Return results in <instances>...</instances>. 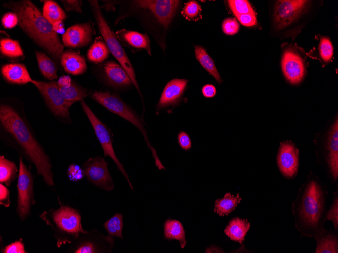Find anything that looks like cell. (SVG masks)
Here are the masks:
<instances>
[{"label":"cell","mask_w":338,"mask_h":253,"mask_svg":"<svg viewBox=\"0 0 338 253\" xmlns=\"http://www.w3.org/2000/svg\"><path fill=\"white\" fill-rule=\"evenodd\" d=\"M3 6L16 14L19 27L59 66L64 45L36 6L30 0H11Z\"/></svg>","instance_id":"obj_1"},{"label":"cell","mask_w":338,"mask_h":253,"mask_svg":"<svg viewBox=\"0 0 338 253\" xmlns=\"http://www.w3.org/2000/svg\"><path fill=\"white\" fill-rule=\"evenodd\" d=\"M327 197L326 188L315 179L307 181L298 192L292 211L302 237H315L324 228Z\"/></svg>","instance_id":"obj_2"},{"label":"cell","mask_w":338,"mask_h":253,"mask_svg":"<svg viewBox=\"0 0 338 253\" xmlns=\"http://www.w3.org/2000/svg\"><path fill=\"white\" fill-rule=\"evenodd\" d=\"M0 121L4 129L14 139L24 155L35 166L37 174L42 176L49 187L54 186L50 158L21 116L12 106L1 104Z\"/></svg>","instance_id":"obj_3"},{"label":"cell","mask_w":338,"mask_h":253,"mask_svg":"<svg viewBox=\"0 0 338 253\" xmlns=\"http://www.w3.org/2000/svg\"><path fill=\"white\" fill-rule=\"evenodd\" d=\"M39 216L51 227L58 248L73 243L81 234L88 232L83 229L79 211L67 205L45 211Z\"/></svg>","instance_id":"obj_4"},{"label":"cell","mask_w":338,"mask_h":253,"mask_svg":"<svg viewBox=\"0 0 338 253\" xmlns=\"http://www.w3.org/2000/svg\"><path fill=\"white\" fill-rule=\"evenodd\" d=\"M88 2L90 4L91 11L97 24L99 32L104 39L110 53L112 54L126 72L133 84L142 98L133 67L116 34L111 29L106 20L98 1L89 0Z\"/></svg>","instance_id":"obj_5"},{"label":"cell","mask_w":338,"mask_h":253,"mask_svg":"<svg viewBox=\"0 0 338 253\" xmlns=\"http://www.w3.org/2000/svg\"><path fill=\"white\" fill-rule=\"evenodd\" d=\"M91 97L109 111L125 119L136 127L142 134L148 148L151 149L155 159L156 166L160 170L165 168L158 158L155 149L150 145L147 137L146 130L141 119L126 103L118 95L108 91H95L91 93Z\"/></svg>","instance_id":"obj_6"},{"label":"cell","mask_w":338,"mask_h":253,"mask_svg":"<svg viewBox=\"0 0 338 253\" xmlns=\"http://www.w3.org/2000/svg\"><path fill=\"white\" fill-rule=\"evenodd\" d=\"M19 163L16 212L20 220L23 221L30 215L32 206L35 203V200L32 174L24 163L21 156L19 157Z\"/></svg>","instance_id":"obj_7"},{"label":"cell","mask_w":338,"mask_h":253,"mask_svg":"<svg viewBox=\"0 0 338 253\" xmlns=\"http://www.w3.org/2000/svg\"><path fill=\"white\" fill-rule=\"evenodd\" d=\"M80 102L83 110L90 121L95 135L103 148L104 156H109L114 161L118 169L126 178L131 189L133 190V187L129 180L124 166L114 152L110 131L107 127L96 116L83 99Z\"/></svg>","instance_id":"obj_8"},{"label":"cell","mask_w":338,"mask_h":253,"mask_svg":"<svg viewBox=\"0 0 338 253\" xmlns=\"http://www.w3.org/2000/svg\"><path fill=\"white\" fill-rule=\"evenodd\" d=\"M31 83L37 88L52 113L61 118H69V110L73 103L67 101L61 94L57 82L32 80Z\"/></svg>","instance_id":"obj_9"},{"label":"cell","mask_w":338,"mask_h":253,"mask_svg":"<svg viewBox=\"0 0 338 253\" xmlns=\"http://www.w3.org/2000/svg\"><path fill=\"white\" fill-rule=\"evenodd\" d=\"M108 165L104 158L98 156L88 159L82 167L88 181L103 190L110 191L114 189V185Z\"/></svg>","instance_id":"obj_10"},{"label":"cell","mask_w":338,"mask_h":253,"mask_svg":"<svg viewBox=\"0 0 338 253\" xmlns=\"http://www.w3.org/2000/svg\"><path fill=\"white\" fill-rule=\"evenodd\" d=\"M309 2L304 0L277 1L273 12L274 28L280 30L292 23L307 8Z\"/></svg>","instance_id":"obj_11"},{"label":"cell","mask_w":338,"mask_h":253,"mask_svg":"<svg viewBox=\"0 0 338 253\" xmlns=\"http://www.w3.org/2000/svg\"><path fill=\"white\" fill-rule=\"evenodd\" d=\"M94 34L93 23L89 21L69 27L62 34V41L64 46L67 47L82 48L92 42Z\"/></svg>","instance_id":"obj_12"},{"label":"cell","mask_w":338,"mask_h":253,"mask_svg":"<svg viewBox=\"0 0 338 253\" xmlns=\"http://www.w3.org/2000/svg\"><path fill=\"white\" fill-rule=\"evenodd\" d=\"M299 162V150L294 144L291 141L281 142L277 162L282 175L287 178L295 177L298 170Z\"/></svg>","instance_id":"obj_13"},{"label":"cell","mask_w":338,"mask_h":253,"mask_svg":"<svg viewBox=\"0 0 338 253\" xmlns=\"http://www.w3.org/2000/svg\"><path fill=\"white\" fill-rule=\"evenodd\" d=\"M282 69L287 80L291 84L299 83L305 74V68L301 56L291 50H285L282 56Z\"/></svg>","instance_id":"obj_14"},{"label":"cell","mask_w":338,"mask_h":253,"mask_svg":"<svg viewBox=\"0 0 338 253\" xmlns=\"http://www.w3.org/2000/svg\"><path fill=\"white\" fill-rule=\"evenodd\" d=\"M102 74L107 84L116 89L126 88L132 83L123 68L114 61H108L104 64Z\"/></svg>","instance_id":"obj_15"},{"label":"cell","mask_w":338,"mask_h":253,"mask_svg":"<svg viewBox=\"0 0 338 253\" xmlns=\"http://www.w3.org/2000/svg\"><path fill=\"white\" fill-rule=\"evenodd\" d=\"M188 80L185 79H174L165 86L157 105L158 111L170 106L177 105L181 100Z\"/></svg>","instance_id":"obj_16"},{"label":"cell","mask_w":338,"mask_h":253,"mask_svg":"<svg viewBox=\"0 0 338 253\" xmlns=\"http://www.w3.org/2000/svg\"><path fill=\"white\" fill-rule=\"evenodd\" d=\"M116 35L120 42L132 52L145 50L151 55L150 39L146 34L122 29L116 31Z\"/></svg>","instance_id":"obj_17"},{"label":"cell","mask_w":338,"mask_h":253,"mask_svg":"<svg viewBox=\"0 0 338 253\" xmlns=\"http://www.w3.org/2000/svg\"><path fill=\"white\" fill-rule=\"evenodd\" d=\"M327 162L331 175L334 181L338 177V122L333 123L326 145Z\"/></svg>","instance_id":"obj_18"},{"label":"cell","mask_w":338,"mask_h":253,"mask_svg":"<svg viewBox=\"0 0 338 253\" xmlns=\"http://www.w3.org/2000/svg\"><path fill=\"white\" fill-rule=\"evenodd\" d=\"M1 73L8 83L14 84H25L31 83L32 79L24 64L9 63L1 67Z\"/></svg>","instance_id":"obj_19"},{"label":"cell","mask_w":338,"mask_h":253,"mask_svg":"<svg viewBox=\"0 0 338 253\" xmlns=\"http://www.w3.org/2000/svg\"><path fill=\"white\" fill-rule=\"evenodd\" d=\"M60 64L66 73L73 75L83 74L87 68L85 58L77 52L72 50L64 51Z\"/></svg>","instance_id":"obj_20"},{"label":"cell","mask_w":338,"mask_h":253,"mask_svg":"<svg viewBox=\"0 0 338 253\" xmlns=\"http://www.w3.org/2000/svg\"><path fill=\"white\" fill-rule=\"evenodd\" d=\"M336 232L324 228L314 237L316 241L315 252L337 253L338 236Z\"/></svg>","instance_id":"obj_21"},{"label":"cell","mask_w":338,"mask_h":253,"mask_svg":"<svg viewBox=\"0 0 338 253\" xmlns=\"http://www.w3.org/2000/svg\"><path fill=\"white\" fill-rule=\"evenodd\" d=\"M250 227L247 219L236 217L230 221L224 232L231 240L242 244Z\"/></svg>","instance_id":"obj_22"},{"label":"cell","mask_w":338,"mask_h":253,"mask_svg":"<svg viewBox=\"0 0 338 253\" xmlns=\"http://www.w3.org/2000/svg\"><path fill=\"white\" fill-rule=\"evenodd\" d=\"M38 67L43 76L52 81L58 78V66L53 60L45 52L35 51Z\"/></svg>","instance_id":"obj_23"},{"label":"cell","mask_w":338,"mask_h":253,"mask_svg":"<svg viewBox=\"0 0 338 253\" xmlns=\"http://www.w3.org/2000/svg\"><path fill=\"white\" fill-rule=\"evenodd\" d=\"M164 233L166 239L179 241L182 248L186 246L185 232L180 221L173 219L166 220L164 225Z\"/></svg>","instance_id":"obj_24"},{"label":"cell","mask_w":338,"mask_h":253,"mask_svg":"<svg viewBox=\"0 0 338 253\" xmlns=\"http://www.w3.org/2000/svg\"><path fill=\"white\" fill-rule=\"evenodd\" d=\"M41 1L43 2L42 13L52 25L58 21H63L67 17L66 13L56 2L53 0Z\"/></svg>","instance_id":"obj_25"},{"label":"cell","mask_w":338,"mask_h":253,"mask_svg":"<svg viewBox=\"0 0 338 253\" xmlns=\"http://www.w3.org/2000/svg\"><path fill=\"white\" fill-rule=\"evenodd\" d=\"M241 200V198L239 194L234 196L227 193L223 198L217 199L215 202L214 212L220 216L228 215L235 210Z\"/></svg>","instance_id":"obj_26"},{"label":"cell","mask_w":338,"mask_h":253,"mask_svg":"<svg viewBox=\"0 0 338 253\" xmlns=\"http://www.w3.org/2000/svg\"><path fill=\"white\" fill-rule=\"evenodd\" d=\"M78 238L79 240L74 241L75 244L72 247V252L75 253H95L104 252V245H100L99 240L95 241L94 240H91V237L83 236Z\"/></svg>","instance_id":"obj_27"},{"label":"cell","mask_w":338,"mask_h":253,"mask_svg":"<svg viewBox=\"0 0 338 253\" xmlns=\"http://www.w3.org/2000/svg\"><path fill=\"white\" fill-rule=\"evenodd\" d=\"M195 53L197 60L209 74L220 84L222 80L216 68L214 61L206 50L201 46H195Z\"/></svg>","instance_id":"obj_28"},{"label":"cell","mask_w":338,"mask_h":253,"mask_svg":"<svg viewBox=\"0 0 338 253\" xmlns=\"http://www.w3.org/2000/svg\"><path fill=\"white\" fill-rule=\"evenodd\" d=\"M110 54L106 43L101 40H96L87 52L88 60L93 63H98L104 61Z\"/></svg>","instance_id":"obj_29"},{"label":"cell","mask_w":338,"mask_h":253,"mask_svg":"<svg viewBox=\"0 0 338 253\" xmlns=\"http://www.w3.org/2000/svg\"><path fill=\"white\" fill-rule=\"evenodd\" d=\"M17 168L14 162L0 156V182L6 186H10L11 183L17 177Z\"/></svg>","instance_id":"obj_30"},{"label":"cell","mask_w":338,"mask_h":253,"mask_svg":"<svg viewBox=\"0 0 338 253\" xmlns=\"http://www.w3.org/2000/svg\"><path fill=\"white\" fill-rule=\"evenodd\" d=\"M0 52L4 57L10 59L19 58L24 55L18 41L9 38L1 39Z\"/></svg>","instance_id":"obj_31"},{"label":"cell","mask_w":338,"mask_h":253,"mask_svg":"<svg viewBox=\"0 0 338 253\" xmlns=\"http://www.w3.org/2000/svg\"><path fill=\"white\" fill-rule=\"evenodd\" d=\"M59 90L63 97L67 101L73 104L75 102L83 100L88 95L84 87L73 81L70 86L59 88Z\"/></svg>","instance_id":"obj_32"},{"label":"cell","mask_w":338,"mask_h":253,"mask_svg":"<svg viewBox=\"0 0 338 253\" xmlns=\"http://www.w3.org/2000/svg\"><path fill=\"white\" fill-rule=\"evenodd\" d=\"M103 225L109 235L112 237L123 239L122 236L123 215L121 214L116 213L106 221Z\"/></svg>","instance_id":"obj_33"},{"label":"cell","mask_w":338,"mask_h":253,"mask_svg":"<svg viewBox=\"0 0 338 253\" xmlns=\"http://www.w3.org/2000/svg\"><path fill=\"white\" fill-rule=\"evenodd\" d=\"M228 2L230 8L236 16L244 14L255 13L248 1L231 0Z\"/></svg>","instance_id":"obj_34"},{"label":"cell","mask_w":338,"mask_h":253,"mask_svg":"<svg viewBox=\"0 0 338 253\" xmlns=\"http://www.w3.org/2000/svg\"><path fill=\"white\" fill-rule=\"evenodd\" d=\"M201 11L200 5L195 1L188 2L181 12L182 14L188 20L197 18Z\"/></svg>","instance_id":"obj_35"},{"label":"cell","mask_w":338,"mask_h":253,"mask_svg":"<svg viewBox=\"0 0 338 253\" xmlns=\"http://www.w3.org/2000/svg\"><path fill=\"white\" fill-rule=\"evenodd\" d=\"M319 53L321 58L325 62H328L332 58L333 48L328 38H321L319 44Z\"/></svg>","instance_id":"obj_36"},{"label":"cell","mask_w":338,"mask_h":253,"mask_svg":"<svg viewBox=\"0 0 338 253\" xmlns=\"http://www.w3.org/2000/svg\"><path fill=\"white\" fill-rule=\"evenodd\" d=\"M332 203L327 210L326 214L327 220L332 222L336 230L338 229V192L337 189L334 193Z\"/></svg>","instance_id":"obj_37"},{"label":"cell","mask_w":338,"mask_h":253,"mask_svg":"<svg viewBox=\"0 0 338 253\" xmlns=\"http://www.w3.org/2000/svg\"><path fill=\"white\" fill-rule=\"evenodd\" d=\"M67 174L68 179L72 182L81 180L85 177L82 167L76 164H72L69 166Z\"/></svg>","instance_id":"obj_38"},{"label":"cell","mask_w":338,"mask_h":253,"mask_svg":"<svg viewBox=\"0 0 338 253\" xmlns=\"http://www.w3.org/2000/svg\"><path fill=\"white\" fill-rule=\"evenodd\" d=\"M223 31L227 35L236 34L239 29V25L234 18H228L225 19L222 24Z\"/></svg>","instance_id":"obj_39"},{"label":"cell","mask_w":338,"mask_h":253,"mask_svg":"<svg viewBox=\"0 0 338 253\" xmlns=\"http://www.w3.org/2000/svg\"><path fill=\"white\" fill-rule=\"evenodd\" d=\"M18 17L13 12L6 13L3 15L1 19L2 25L5 28H13L18 25Z\"/></svg>","instance_id":"obj_40"},{"label":"cell","mask_w":338,"mask_h":253,"mask_svg":"<svg viewBox=\"0 0 338 253\" xmlns=\"http://www.w3.org/2000/svg\"><path fill=\"white\" fill-rule=\"evenodd\" d=\"M65 10L68 12L74 11L82 13L83 3L79 0H61Z\"/></svg>","instance_id":"obj_41"},{"label":"cell","mask_w":338,"mask_h":253,"mask_svg":"<svg viewBox=\"0 0 338 253\" xmlns=\"http://www.w3.org/2000/svg\"><path fill=\"white\" fill-rule=\"evenodd\" d=\"M3 253H26L24 244L22 240H18L6 245L2 250Z\"/></svg>","instance_id":"obj_42"},{"label":"cell","mask_w":338,"mask_h":253,"mask_svg":"<svg viewBox=\"0 0 338 253\" xmlns=\"http://www.w3.org/2000/svg\"><path fill=\"white\" fill-rule=\"evenodd\" d=\"M178 142L181 147L185 151H188L191 148V141L189 135L185 131H180L177 136Z\"/></svg>","instance_id":"obj_43"},{"label":"cell","mask_w":338,"mask_h":253,"mask_svg":"<svg viewBox=\"0 0 338 253\" xmlns=\"http://www.w3.org/2000/svg\"><path fill=\"white\" fill-rule=\"evenodd\" d=\"M236 17L243 25L247 27L255 26L257 22L255 13L241 14Z\"/></svg>","instance_id":"obj_44"},{"label":"cell","mask_w":338,"mask_h":253,"mask_svg":"<svg viewBox=\"0 0 338 253\" xmlns=\"http://www.w3.org/2000/svg\"><path fill=\"white\" fill-rule=\"evenodd\" d=\"M0 204L5 207L10 204L9 190L2 183L0 184Z\"/></svg>","instance_id":"obj_45"},{"label":"cell","mask_w":338,"mask_h":253,"mask_svg":"<svg viewBox=\"0 0 338 253\" xmlns=\"http://www.w3.org/2000/svg\"><path fill=\"white\" fill-rule=\"evenodd\" d=\"M202 93L205 97L207 98H212L216 94V89L213 85L207 84L203 86Z\"/></svg>","instance_id":"obj_46"},{"label":"cell","mask_w":338,"mask_h":253,"mask_svg":"<svg viewBox=\"0 0 338 253\" xmlns=\"http://www.w3.org/2000/svg\"><path fill=\"white\" fill-rule=\"evenodd\" d=\"M72 81L70 76L63 75L59 78L57 83L59 88L66 87L70 86Z\"/></svg>","instance_id":"obj_47"},{"label":"cell","mask_w":338,"mask_h":253,"mask_svg":"<svg viewBox=\"0 0 338 253\" xmlns=\"http://www.w3.org/2000/svg\"><path fill=\"white\" fill-rule=\"evenodd\" d=\"M53 28L54 29V31L57 33H64V24L63 22V21H58L53 25Z\"/></svg>","instance_id":"obj_48"}]
</instances>
